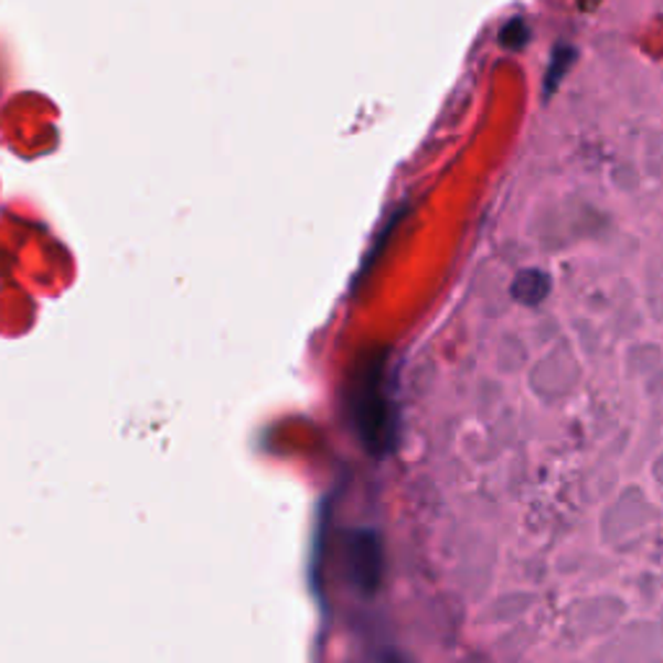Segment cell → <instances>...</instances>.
Masks as SVG:
<instances>
[{"label": "cell", "mask_w": 663, "mask_h": 663, "mask_svg": "<svg viewBox=\"0 0 663 663\" xmlns=\"http://www.w3.org/2000/svg\"><path fill=\"white\" fill-rule=\"evenodd\" d=\"M576 60V50L573 47H557L553 55V65H549V76H547V94H553V88L557 81L565 76V71H568V65Z\"/></svg>", "instance_id": "cell-4"}, {"label": "cell", "mask_w": 663, "mask_h": 663, "mask_svg": "<svg viewBox=\"0 0 663 663\" xmlns=\"http://www.w3.org/2000/svg\"><path fill=\"white\" fill-rule=\"evenodd\" d=\"M549 275L545 270H524L516 275V280H513V298H518L521 303H526V307H536L539 301H545L547 290H549Z\"/></svg>", "instance_id": "cell-3"}, {"label": "cell", "mask_w": 663, "mask_h": 663, "mask_svg": "<svg viewBox=\"0 0 663 663\" xmlns=\"http://www.w3.org/2000/svg\"><path fill=\"white\" fill-rule=\"evenodd\" d=\"M526 40H528V26H526L524 19H513L511 24L503 29V44H505V47L518 50V47H524Z\"/></svg>", "instance_id": "cell-5"}, {"label": "cell", "mask_w": 663, "mask_h": 663, "mask_svg": "<svg viewBox=\"0 0 663 663\" xmlns=\"http://www.w3.org/2000/svg\"><path fill=\"white\" fill-rule=\"evenodd\" d=\"M350 563H353V580L361 586V591H374L378 570H382V555H378V539L374 532L355 534Z\"/></svg>", "instance_id": "cell-2"}, {"label": "cell", "mask_w": 663, "mask_h": 663, "mask_svg": "<svg viewBox=\"0 0 663 663\" xmlns=\"http://www.w3.org/2000/svg\"><path fill=\"white\" fill-rule=\"evenodd\" d=\"M389 409H386V397L382 389V374L378 368L368 371L363 378L361 394H355V426L361 436L366 438L368 449H378L389 438Z\"/></svg>", "instance_id": "cell-1"}]
</instances>
